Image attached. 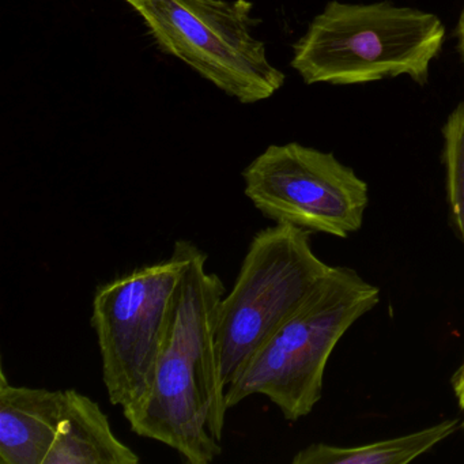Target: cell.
Segmentation results:
<instances>
[{"mask_svg":"<svg viewBox=\"0 0 464 464\" xmlns=\"http://www.w3.org/2000/svg\"><path fill=\"white\" fill-rule=\"evenodd\" d=\"M224 295V282L208 270V255L187 240L150 390L123 412L137 436L168 445L189 464H210L222 453L227 406L216 322Z\"/></svg>","mask_w":464,"mask_h":464,"instance_id":"1","label":"cell"},{"mask_svg":"<svg viewBox=\"0 0 464 464\" xmlns=\"http://www.w3.org/2000/svg\"><path fill=\"white\" fill-rule=\"evenodd\" d=\"M380 290L347 267H331L227 388V410L249 396L273 401L285 420L314 411L328 360L344 334L379 304Z\"/></svg>","mask_w":464,"mask_h":464,"instance_id":"2","label":"cell"},{"mask_svg":"<svg viewBox=\"0 0 464 464\" xmlns=\"http://www.w3.org/2000/svg\"><path fill=\"white\" fill-rule=\"evenodd\" d=\"M444 39V25L431 13L334 0L295 45L292 67L306 83L355 85L409 75L422 85Z\"/></svg>","mask_w":464,"mask_h":464,"instance_id":"3","label":"cell"},{"mask_svg":"<svg viewBox=\"0 0 464 464\" xmlns=\"http://www.w3.org/2000/svg\"><path fill=\"white\" fill-rule=\"evenodd\" d=\"M331 267L314 254L308 230L276 224L254 236L217 311L216 347L225 388Z\"/></svg>","mask_w":464,"mask_h":464,"instance_id":"4","label":"cell"},{"mask_svg":"<svg viewBox=\"0 0 464 464\" xmlns=\"http://www.w3.org/2000/svg\"><path fill=\"white\" fill-rule=\"evenodd\" d=\"M157 44L244 104L263 102L285 83L255 39L248 0H137Z\"/></svg>","mask_w":464,"mask_h":464,"instance_id":"5","label":"cell"},{"mask_svg":"<svg viewBox=\"0 0 464 464\" xmlns=\"http://www.w3.org/2000/svg\"><path fill=\"white\" fill-rule=\"evenodd\" d=\"M186 256L187 240H178L168 259L118 276L94 293L92 325L102 380L111 403L123 412L138 406L150 390Z\"/></svg>","mask_w":464,"mask_h":464,"instance_id":"6","label":"cell"},{"mask_svg":"<svg viewBox=\"0 0 464 464\" xmlns=\"http://www.w3.org/2000/svg\"><path fill=\"white\" fill-rule=\"evenodd\" d=\"M244 194L266 218L346 238L362 227L368 184L331 153L271 145L244 169Z\"/></svg>","mask_w":464,"mask_h":464,"instance_id":"7","label":"cell"},{"mask_svg":"<svg viewBox=\"0 0 464 464\" xmlns=\"http://www.w3.org/2000/svg\"><path fill=\"white\" fill-rule=\"evenodd\" d=\"M0 463L44 464L61 428L64 390L13 385L2 371Z\"/></svg>","mask_w":464,"mask_h":464,"instance_id":"8","label":"cell"},{"mask_svg":"<svg viewBox=\"0 0 464 464\" xmlns=\"http://www.w3.org/2000/svg\"><path fill=\"white\" fill-rule=\"evenodd\" d=\"M64 412L44 464H137L140 456L113 433L97 401L80 391L64 390Z\"/></svg>","mask_w":464,"mask_h":464,"instance_id":"9","label":"cell"},{"mask_svg":"<svg viewBox=\"0 0 464 464\" xmlns=\"http://www.w3.org/2000/svg\"><path fill=\"white\" fill-rule=\"evenodd\" d=\"M459 428L458 420H447L420 430L371 444L339 447L314 442L298 450L293 464H407L447 440Z\"/></svg>","mask_w":464,"mask_h":464,"instance_id":"10","label":"cell"},{"mask_svg":"<svg viewBox=\"0 0 464 464\" xmlns=\"http://www.w3.org/2000/svg\"><path fill=\"white\" fill-rule=\"evenodd\" d=\"M442 135L448 203L453 227L464 246V100L450 113Z\"/></svg>","mask_w":464,"mask_h":464,"instance_id":"11","label":"cell"},{"mask_svg":"<svg viewBox=\"0 0 464 464\" xmlns=\"http://www.w3.org/2000/svg\"><path fill=\"white\" fill-rule=\"evenodd\" d=\"M453 391H455L459 406H460L461 411L464 412V361L458 373L455 374V379H453Z\"/></svg>","mask_w":464,"mask_h":464,"instance_id":"12","label":"cell"},{"mask_svg":"<svg viewBox=\"0 0 464 464\" xmlns=\"http://www.w3.org/2000/svg\"><path fill=\"white\" fill-rule=\"evenodd\" d=\"M458 39H459V50H460L461 56L464 61V9L461 12L460 18H459L458 24Z\"/></svg>","mask_w":464,"mask_h":464,"instance_id":"13","label":"cell"},{"mask_svg":"<svg viewBox=\"0 0 464 464\" xmlns=\"http://www.w3.org/2000/svg\"><path fill=\"white\" fill-rule=\"evenodd\" d=\"M124 2H127V4L131 5L132 6V5H134L135 2H137V0H124Z\"/></svg>","mask_w":464,"mask_h":464,"instance_id":"14","label":"cell"}]
</instances>
